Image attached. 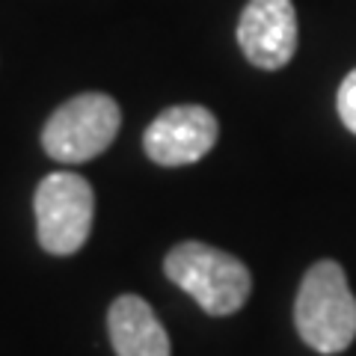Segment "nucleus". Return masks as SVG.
Listing matches in <instances>:
<instances>
[{
	"instance_id": "1",
	"label": "nucleus",
	"mask_w": 356,
	"mask_h": 356,
	"mask_svg": "<svg viewBox=\"0 0 356 356\" xmlns=\"http://www.w3.org/2000/svg\"><path fill=\"white\" fill-rule=\"evenodd\" d=\"M297 332L312 350L341 353L356 339V297L339 261H315L294 300Z\"/></svg>"
},
{
	"instance_id": "2",
	"label": "nucleus",
	"mask_w": 356,
	"mask_h": 356,
	"mask_svg": "<svg viewBox=\"0 0 356 356\" xmlns=\"http://www.w3.org/2000/svg\"><path fill=\"white\" fill-rule=\"evenodd\" d=\"M163 273L214 318L235 315L252 291L247 264L202 241H184L172 247L163 259Z\"/></svg>"
},
{
	"instance_id": "3",
	"label": "nucleus",
	"mask_w": 356,
	"mask_h": 356,
	"mask_svg": "<svg viewBox=\"0 0 356 356\" xmlns=\"http://www.w3.org/2000/svg\"><path fill=\"white\" fill-rule=\"evenodd\" d=\"M119 104L104 92H83L54 110L42 131V146L60 163H83L102 154L119 134Z\"/></svg>"
},
{
	"instance_id": "4",
	"label": "nucleus",
	"mask_w": 356,
	"mask_h": 356,
	"mask_svg": "<svg viewBox=\"0 0 356 356\" xmlns=\"http://www.w3.org/2000/svg\"><path fill=\"white\" fill-rule=\"evenodd\" d=\"M36 232L44 252L72 255L86 243L92 229V187L77 172H51L36 187Z\"/></svg>"
},
{
	"instance_id": "5",
	"label": "nucleus",
	"mask_w": 356,
	"mask_h": 356,
	"mask_svg": "<svg viewBox=\"0 0 356 356\" xmlns=\"http://www.w3.org/2000/svg\"><path fill=\"white\" fill-rule=\"evenodd\" d=\"M220 125L208 107L178 104L152 122L143 134V149L161 166H187L214 149Z\"/></svg>"
},
{
	"instance_id": "6",
	"label": "nucleus",
	"mask_w": 356,
	"mask_h": 356,
	"mask_svg": "<svg viewBox=\"0 0 356 356\" xmlns=\"http://www.w3.org/2000/svg\"><path fill=\"white\" fill-rule=\"evenodd\" d=\"M238 44L255 69L276 72L297 51V13L291 0H250L238 21Z\"/></svg>"
},
{
	"instance_id": "7",
	"label": "nucleus",
	"mask_w": 356,
	"mask_h": 356,
	"mask_svg": "<svg viewBox=\"0 0 356 356\" xmlns=\"http://www.w3.org/2000/svg\"><path fill=\"white\" fill-rule=\"evenodd\" d=\"M116 356H170V336L152 306L137 294H122L107 312Z\"/></svg>"
},
{
	"instance_id": "8",
	"label": "nucleus",
	"mask_w": 356,
	"mask_h": 356,
	"mask_svg": "<svg viewBox=\"0 0 356 356\" xmlns=\"http://www.w3.org/2000/svg\"><path fill=\"white\" fill-rule=\"evenodd\" d=\"M336 107H339V116H341V122H344V128L356 134V69L341 81Z\"/></svg>"
}]
</instances>
